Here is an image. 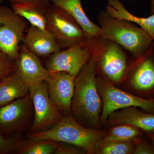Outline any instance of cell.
Segmentation results:
<instances>
[{
	"label": "cell",
	"instance_id": "6da1fadb",
	"mask_svg": "<svg viewBox=\"0 0 154 154\" xmlns=\"http://www.w3.org/2000/svg\"><path fill=\"white\" fill-rule=\"evenodd\" d=\"M92 49L91 58L75 78L71 113L83 126L99 129L102 102L96 84L97 55Z\"/></svg>",
	"mask_w": 154,
	"mask_h": 154
},
{
	"label": "cell",
	"instance_id": "7a4b0ae2",
	"mask_svg": "<svg viewBox=\"0 0 154 154\" xmlns=\"http://www.w3.org/2000/svg\"><path fill=\"white\" fill-rule=\"evenodd\" d=\"M98 21L101 36L119 45L134 59L142 56L153 44L143 29L128 20L112 17L106 11L100 12Z\"/></svg>",
	"mask_w": 154,
	"mask_h": 154
},
{
	"label": "cell",
	"instance_id": "3957f363",
	"mask_svg": "<svg viewBox=\"0 0 154 154\" xmlns=\"http://www.w3.org/2000/svg\"><path fill=\"white\" fill-rule=\"evenodd\" d=\"M105 132L100 129L83 126L75 119L71 113L64 116L55 126L46 131L29 133L28 138L48 139L65 143L82 149L86 154H95Z\"/></svg>",
	"mask_w": 154,
	"mask_h": 154
},
{
	"label": "cell",
	"instance_id": "277c9868",
	"mask_svg": "<svg viewBox=\"0 0 154 154\" xmlns=\"http://www.w3.org/2000/svg\"><path fill=\"white\" fill-rule=\"evenodd\" d=\"M90 40L97 55L96 74L116 85L125 82L129 64L123 48L101 36Z\"/></svg>",
	"mask_w": 154,
	"mask_h": 154
},
{
	"label": "cell",
	"instance_id": "5b68a950",
	"mask_svg": "<svg viewBox=\"0 0 154 154\" xmlns=\"http://www.w3.org/2000/svg\"><path fill=\"white\" fill-rule=\"evenodd\" d=\"M96 84L102 102L101 124H105L108 116L115 110L136 107L154 113V98H144L122 91L104 77H96Z\"/></svg>",
	"mask_w": 154,
	"mask_h": 154
},
{
	"label": "cell",
	"instance_id": "8992f818",
	"mask_svg": "<svg viewBox=\"0 0 154 154\" xmlns=\"http://www.w3.org/2000/svg\"><path fill=\"white\" fill-rule=\"evenodd\" d=\"M46 18V30L54 36L62 49L87 41L81 26L64 10L54 5L50 6Z\"/></svg>",
	"mask_w": 154,
	"mask_h": 154
},
{
	"label": "cell",
	"instance_id": "52a82bcc",
	"mask_svg": "<svg viewBox=\"0 0 154 154\" xmlns=\"http://www.w3.org/2000/svg\"><path fill=\"white\" fill-rule=\"evenodd\" d=\"M34 118L33 102L29 94L0 107V131L7 137L29 132Z\"/></svg>",
	"mask_w": 154,
	"mask_h": 154
},
{
	"label": "cell",
	"instance_id": "ba28073f",
	"mask_svg": "<svg viewBox=\"0 0 154 154\" xmlns=\"http://www.w3.org/2000/svg\"><path fill=\"white\" fill-rule=\"evenodd\" d=\"M27 25L25 19L12 8L0 6V50L13 60L19 56Z\"/></svg>",
	"mask_w": 154,
	"mask_h": 154
},
{
	"label": "cell",
	"instance_id": "9c48e42d",
	"mask_svg": "<svg viewBox=\"0 0 154 154\" xmlns=\"http://www.w3.org/2000/svg\"><path fill=\"white\" fill-rule=\"evenodd\" d=\"M93 49L91 42L60 50L48 57L45 67L51 73L64 72L75 78L91 58Z\"/></svg>",
	"mask_w": 154,
	"mask_h": 154
},
{
	"label": "cell",
	"instance_id": "30bf717a",
	"mask_svg": "<svg viewBox=\"0 0 154 154\" xmlns=\"http://www.w3.org/2000/svg\"><path fill=\"white\" fill-rule=\"evenodd\" d=\"M127 80L140 97L154 98V42L142 56L129 65Z\"/></svg>",
	"mask_w": 154,
	"mask_h": 154
},
{
	"label": "cell",
	"instance_id": "8fae6325",
	"mask_svg": "<svg viewBox=\"0 0 154 154\" xmlns=\"http://www.w3.org/2000/svg\"><path fill=\"white\" fill-rule=\"evenodd\" d=\"M30 96L34 107V118L29 133L48 130L55 126L64 117L51 102L45 81L41 83Z\"/></svg>",
	"mask_w": 154,
	"mask_h": 154
},
{
	"label": "cell",
	"instance_id": "7c38bea8",
	"mask_svg": "<svg viewBox=\"0 0 154 154\" xmlns=\"http://www.w3.org/2000/svg\"><path fill=\"white\" fill-rule=\"evenodd\" d=\"M15 63L16 70L28 86L30 95L50 75L51 73L42 64L38 57L25 45L19 49V56Z\"/></svg>",
	"mask_w": 154,
	"mask_h": 154
},
{
	"label": "cell",
	"instance_id": "4fadbf2b",
	"mask_svg": "<svg viewBox=\"0 0 154 154\" xmlns=\"http://www.w3.org/2000/svg\"><path fill=\"white\" fill-rule=\"evenodd\" d=\"M75 77L64 72L51 73L46 81L53 104L63 116L71 113Z\"/></svg>",
	"mask_w": 154,
	"mask_h": 154
},
{
	"label": "cell",
	"instance_id": "5bb4252c",
	"mask_svg": "<svg viewBox=\"0 0 154 154\" xmlns=\"http://www.w3.org/2000/svg\"><path fill=\"white\" fill-rule=\"evenodd\" d=\"M109 126L128 124L137 128L146 134L154 132V113L129 107L115 110L110 113L105 124Z\"/></svg>",
	"mask_w": 154,
	"mask_h": 154
},
{
	"label": "cell",
	"instance_id": "9a60e30c",
	"mask_svg": "<svg viewBox=\"0 0 154 154\" xmlns=\"http://www.w3.org/2000/svg\"><path fill=\"white\" fill-rule=\"evenodd\" d=\"M23 42L25 46L38 57H48L62 49L49 31L32 25L28 29Z\"/></svg>",
	"mask_w": 154,
	"mask_h": 154
},
{
	"label": "cell",
	"instance_id": "2e32d148",
	"mask_svg": "<svg viewBox=\"0 0 154 154\" xmlns=\"http://www.w3.org/2000/svg\"><path fill=\"white\" fill-rule=\"evenodd\" d=\"M82 0H51L54 5L68 13L79 25L87 39L101 36V28L87 16L82 6Z\"/></svg>",
	"mask_w": 154,
	"mask_h": 154
},
{
	"label": "cell",
	"instance_id": "e0dca14e",
	"mask_svg": "<svg viewBox=\"0 0 154 154\" xmlns=\"http://www.w3.org/2000/svg\"><path fill=\"white\" fill-rule=\"evenodd\" d=\"M11 8L16 14L26 19L31 25L46 30V13L49 8V0H37L33 3L11 4Z\"/></svg>",
	"mask_w": 154,
	"mask_h": 154
},
{
	"label": "cell",
	"instance_id": "ac0fdd59",
	"mask_svg": "<svg viewBox=\"0 0 154 154\" xmlns=\"http://www.w3.org/2000/svg\"><path fill=\"white\" fill-rule=\"evenodd\" d=\"M29 94L28 86L16 70L0 81V107Z\"/></svg>",
	"mask_w": 154,
	"mask_h": 154
},
{
	"label": "cell",
	"instance_id": "d6986e66",
	"mask_svg": "<svg viewBox=\"0 0 154 154\" xmlns=\"http://www.w3.org/2000/svg\"><path fill=\"white\" fill-rule=\"evenodd\" d=\"M106 11L111 17L128 20L143 29L154 41V14L148 17H139L128 11L119 0H108Z\"/></svg>",
	"mask_w": 154,
	"mask_h": 154
},
{
	"label": "cell",
	"instance_id": "ffe728a7",
	"mask_svg": "<svg viewBox=\"0 0 154 154\" xmlns=\"http://www.w3.org/2000/svg\"><path fill=\"white\" fill-rule=\"evenodd\" d=\"M59 142L48 139L22 138L19 144L16 153L18 154H54Z\"/></svg>",
	"mask_w": 154,
	"mask_h": 154
},
{
	"label": "cell",
	"instance_id": "44dd1931",
	"mask_svg": "<svg viewBox=\"0 0 154 154\" xmlns=\"http://www.w3.org/2000/svg\"><path fill=\"white\" fill-rule=\"evenodd\" d=\"M143 131L137 128L128 124H120L111 126L100 143L115 141L136 140L141 137Z\"/></svg>",
	"mask_w": 154,
	"mask_h": 154
},
{
	"label": "cell",
	"instance_id": "7402d4cb",
	"mask_svg": "<svg viewBox=\"0 0 154 154\" xmlns=\"http://www.w3.org/2000/svg\"><path fill=\"white\" fill-rule=\"evenodd\" d=\"M135 143L136 140L115 141L99 143L95 154H134Z\"/></svg>",
	"mask_w": 154,
	"mask_h": 154
},
{
	"label": "cell",
	"instance_id": "603a6c76",
	"mask_svg": "<svg viewBox=\"0 0 154 154\" xmlns=\"http://www.w3.org/2000/svg\"><path fill=\"white\" fill-rule=\"evenodd\" d=\"M22 139L20 134L7 137L0 131V154L16 153L17 147Z\"/></svg>",
	"mask_w": 154,
	"mask_h": 154
},
{
	"label": "cell",
	"instance_id": "cb8c5ba5",
	"mask_svg": "<svg viewBox=\"0 0 154 154\" xmlns=\"http://www.w3.org/2000/svg\"><path fill=\"white\" fill-rule=\"evenodd\" d=\"M15 60L0 50V81L15 71Z\"/></svg>",
	"mask_w": 154,
	"mask_h": 154
},
{
	"label": "cell",
	"instance_id": "d4e9b609",
	"mask_svg": "<svg viewBox=\"0 0 154 154\" xmlns=\"http://www.w3.org/2000/svg\"><path fill=\"white\" fill-rule=\"evenodd\" d=\"M134 154H154V145L141 137L136 140Z\"/></svg>",
	"mask_w": 154,
	"mask_h": 154
},
{
	"label": "cell",
	"instance_id": "484cf974",
	"mask_svg": "<svg viewBox=\"0 0 154 154\" xmlns=\"http://www.w3.org/2000/svg\"><path fill=\"white\" fill-rule=\"evenodd\" d=\"M54 154H84L85 152L82 149L65 143L59 142Z\"/></svg>",
	"mask_w": 154,
	"mask_h": 154
},
{
	"label": "cell",
	"instance_id": "4316f807",
	"mask_svg": "<svg viewBox=\"0 0 154 154\" xmlns=\"http://www.w3.org/2000/svg\"><path fill=\"white\" fill-rule=\"evenodd\" d=\"M11 4H22L25 3H33L36 2L37 0H8Z\"/></svg>",
	"mask_w": 154,
	"mask_h": 154
},
{
	"label": "cell",
	"instance_id": "83f0119b",
	"mask_svg": "<svg viewBox=\"0 0 154 154\" xmlns=\"http://www.w3.org/2000/svg\"><path fill=\"white\" fill-rule=\"evenodd\" d=\"M146 136L154 145V132L152 133L146 134Z\"/></svg>",
	"mask_w": 154,
	"mask_h": 154
},
{
	"label": "cell",
	"instance_id": "f1b7e54d",
	"mask_svg": "<svg viewBox=\"0 0 154 154\" xmlns=\"http://www.w3.org/2000/svg\"><path fill=\"white\" fill-rule=\"evenodd\" d=\"M151 14H154V0H151Z\"/></svg>",
	"mask_w": 154,
	"mask_h": 154
},
{
	"label": "cell",
	"instance_id": "f546056e",
	"mask_svg": "<svg viewBox=\"0 0 154 154\" xmlns=\"http://www.w3.org/2000/svg\"><path fill=\"white\" fill-rule=\"evenodd\" d=\"M126 1H135V0H126Z\"/></svg>",
	"mask_w": 154,
	"mask_h": 154
},
{
	"label": "cell",
	"instance_id": "4dcf8cb0",
	"mask_svg": "<svg viewBox=\"0 0 154 154\" xmlns=\"http://www.w3.org/2000/svg\"><path fill=\"white\" fill-rule=\"evenodd\" d=\"M2 0H0V4L2 2Z\"/></svg>",
	"mask_w": 154,
	"mask_h": 154
}]
</instances>
